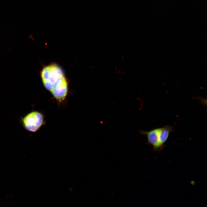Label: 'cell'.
<instances>
[{"instance_id": "277c9868", "label": "cell", "mask_w": 207, "mask_h": 207, "mask_svg": "<svg viewBox=\"0 0 207 207\" xmlns=\"http://www.w3.org/2000/svg\"><path fill=\"white\" fill-rule=\"evenodd\" d=\"M174 128L173 126L167 125L160 128V145L161 149L163 147L164 144L167 140L170 133L173 131Z\"/></svg>"}, {"instance_id": "3957f363", "label": "cell", "mask_w": 207, "mask_h": 207, "mask_svg": "<svg viewBox=\"0 0 207 207\" xmlns=\"http://www.w3.org/2000/svg\"><path fill=\"white\" fill-rule=\"evenodd\" d=\"M160 128H158L148 131L139 130L138 132L139 134L147 137V144L152 145L153 150H157L162 149L160 145Z\"/></svg>"}, {"instance_id": "7a4b0ae2", "label": "cell", "mask_w": 207, "mask_h": 207, "mask_svg": "<svg viewBox=\"0 0 207 207\" xmlns=\"http://www.w3.org/2000/svg\"><path fill=\"white\" fill-rule=\"evenodd\" d=\"M20 122L26 130L34 132L37 131L43 124V116L39 112L32 111L22 118Z\"/></svg>"}, {"instance_id": "6da1fadb", "label": "cell", "mask_w": 207, "mask_h": 207, "mask_svg": "<svg viewBox=\"0 0 207 207\" xmlns=\"http://www.w3.org/2000/svg\"><path fill=\"white\" fill-rule=\"evenodd\" d=\"M41 76L45 87L59 102L63 101L67 95L68 87L61 68L55 64L48 65L42 70Z\"/></svg>"}]
</instances>
